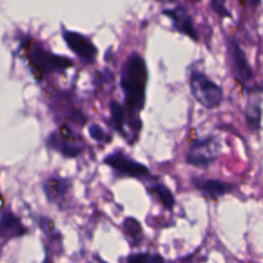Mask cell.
I'll list each match as a JSON object with an SVG mask.
<instances>
[{
    "label": "cell",
    "mask_w": 263,
    "mask_h": 263,
    "mask_svg": "<svg viewBox=\"0 0 263 263\" xmlns=\"http://www.w3.org/2000/svg\"><path fill=\"white\" fill-rule=\"evenodd\" d=\"M148 84V68L143 57L133 53L126 59L121 71V87L125 95V109L127 123L138 134L141 128L140 110L145 104V90Z\"/></svg>",
    "instance_id": "obj_1"
},
{
    "label": "cell",
    "mask_w": 263,
    "mask_h": 263,
    "mask_svg": "<svg viewBox=\"0 0 263 263\" xmlns=\"http://www.w3.org/2000/svg\"><path fill=\"white\" fill-rule=\"evenodd\" d=\"M28 61L36 79L41 80L45 74L53 72H61L72 66V61L67 57L46 51L39 45L31 46L28 50Z\"/></svg>",
    "instance_id": "obj_2"
},
{
    "label": "cell",
    "mask_w": 263,
    "mask_h": 263,
    "mask_svg": "<svg viewBox=\"0 0 263 263\" xmlns=\"http://www.w3.org/2000/svg\"><path fill=\"white\" fill-rule=\"evenodd\" d=\"M190 90L197 102L207 109H215L223 100L222 89L200 72H193L190 76Z\"/></svg>",
    "instance_id": "obj_3"
},
{
    "label": "cell",
    "mask_w": 263,
    "mask_h": 263,
    "mask_svg": "<svg viewBox=\"0 0 263 263\" xmlns=\"http://www.w3.org/2000/svg\"><path fill=\"white\" fill-rule=\"evenodd\" d=\"M220 143L215 138L193 140L186 153V162L198 168H207L220 154Z\"/></svg>",
    "instance_id": "obj_4"
},
{
    "label": "cell",
    "mask_w": 263,
    "mask_h": 263,
    "mask_svg": "<svg viewBox=\"0 0 263 263\" xmlns=\"http://www.w3.org/2000/svg\"><path fill=\"white\" fill-rule=\"evenodd\" d=\"M104 163L112 167L115 171L120 172L123 176L140 179V177H145L149 175L148 167L131 159L130 157L123 154L121 151H117L110 156L105 157Z\"/></svg>",
    "instance_id": "obj_5"
},
{
    "label": "cell",
    "mask_w": 263,
    "mask_h": 263,
    "mask_svg": "<svg viewBox=\"0 0 263 263\" xmlns=\"http://www.w3.org/2000/svg\"><path fill=\"white\" fill-rule=\"evenodd\" d=\"M63 39L66 41V44L68 45V48L76 54L77 57H80L81 59H84L87 63H92L95 61V57H97V48H95L94 44L89 40L85 35H81L79 32H73V31H63Z\"/></svg>",
    "instance_id": "obj_6"
},
{
    "label": "cell",
    "mask_w": 263,
    "mask_h": 263,
    "mask_svg": "<svg viewBox=\"0 0 263 263\" xmlns=\"http://www.w3.org/2000/svg\"><path fill=\"white\" fill-rule=\"evenodd\" d=\"M229 50H230L231 55V63H233V71L234 76L241 84H247L253 77V71H252L251 66H249L248 61H247L246 53L236 40H231L229 44Z\"/></svg>",
    "instance_id": "obj_7"
},
{
    "label": "cell",
    "mask_w": 263,
    "mask_h": 263,
    "mask_svg": "<svg viewBox=\"0 0 263 263\" xmlns=\"http://www.w3.org/2000/svg\"><path fill=\"white\" fill-rule=\"evenodd\" d=\"M163 14L167 15V17L171 20L175 30L179 31L180 33H184V35L189 36L192 40L198 41L199 35H198L197 28H195L194 22H193L190 14L184 9V8L177 7L172 8V9H166L163 10Z\"/></svg>",
    "instance_id": "obj_8"
},
{
    "label": "cell",
    "mask_w": 263,
    "mask_h": 263,
    "mask_svg": "<svg viewBox=\"0 0 263 263\" xmlns=\"http://www.w3.org/2000/svg\"><path fill=\"white\" fill-rule=\"evenodd\" d=\"M193 184L202 193L203 197L211 200H216L223 195L230 194L235 189V186L231 182L213 179H194Z\"/></svg>",
    "instance_id": "obj_9"
},
{
    "label": "cell",
    "mask_w": 263,
    "mask_h": 263,
    "mask_svg": "<svg viewBox=\"0 0 263 263\" xmlns=\"http://www.w3.org/2000/svg\"><path fill=\"white\" fill-rule=\"evenodd\" d=\"M27 229L23 226L20 218L10 211H5L0 216V239H12L23 236Z\"/></svg>",
    "instance_id": "obj_10"
},
{
    "label": "cell",
    "mask_w": 263,
    "mask_h": 263,
    "mask_svg": "<svg viewBox=\"0 0 263 263\" xmlns=\"http://www.w3.org/2000/svg\"><path fill=\"white\" fill-rule=\"evenodd\" d=\"M46 144H48L49 148L59 152L66 158H76L81 153V148L79 145H76V144H73V140L66 139L59 133L50 134Z\"/></svg>",
    "instance_id": "obj_11"
},
{
    "label": "cell",
    "mask_w": 263,
    "mask_h": 263,
    "mask_svg": "<svg viewBox=\"0 0 263 263\" xmlns=\"http://www.w3.org/2000/svg\"><path fill=\"white\" fill-rule=\"evenodd\" d=\"M69 186H71V182L68 180L54 177V179H49L44 184V192H45V195L49 202L58 203L66 195Z\"/></svg>",
    "instance_id": "obj_12"
},
{
    "label": "cell",
    "mask_w": 263,
    "mask_h": 263,
    "mask_svg": "<svg viewBox=\"0 0 263 263\" xmlns=\"http://www.w3.org/2000/svg\"><path fill=\"white\" fill-rule=\"evenodd\" d=\"M110 125L112 127L117 131L120 135L127 138V133H126V127L127 125V113H126L125 107L120 104L118 102L110 103Z\"/></svg>",
    "instance_id": "obj_13"
},
{
    "label": "cell",
    "mask_w": 263,
    "mask_h": 263,
    "mask_svg": "<svg viewBox=\"0 0 263 263\" xmlns=\"http://www.w3.org/2000/svg\"><path fill=\"white\" fill-rule=\"evenodd\" d=\"M148 190L152 195H154V197L161 202V204L163 205L164 208H167V210H172V208L175 207V204H176L174 194H172L171 190H170L166 185L154 184L152 185Z\"/></svg>",
    "instance_id": "obj_14"
},
{
    "label": "cell",
    "mask_w": 263,
    "mask_h": 263,
    "mask_svg": "<svg viewBox=\"0 0 263 263\" xmlns=\"http://www.w3.org/2000/svg\"><path fill=\"white\" fill-rule=\"evenodd\" d=\"M261 118H262V110L261 107L258 104H249L247 107L246 110V120H247V125L248 127L251 128L253 133H257L261 127Z\"/></svg>",
    "instance_id": "obj_15"
},
{
    "label": "cell",
    "mask_w": 263,
    "mask_h": 263,
    "mask_svg": "<svg viewBox=\"0 0 263 263\" xmlns=\"http://www.w3.org/2000/svg\"><path fill=\"white\" fill-rule=\"evenodd\" d=\"M127 263H164V259L159 254L136 253L128 257Z\"/></svg>",
    "instance_id": "obj_16"
},
{
    "label": "cell",
    "mask_w": 263,
    "mask_h": 263,
    "mask_svg": "<svg viewBox=\"0 0 263 263\" xmlns=\"http://www.w3.org/2000/svg\"><path fill=\"white\" fill-rule=\"evenodd\" d=\"M123 230L127 234L128 236L135 240V239H140L141 235H143V229H141V225L139 223V221H136L135 218H126L123 221Z\"/></svg>",
    "instance_id": "obj_17"
},
{
    "label": "cell",
    "mask_w": 263,
    "mask_h": 263,
    "mask_svg": "<svg viewBox=\"0 0 263 263\" xmlns=\"http://www.w3.org/2000/svg\"><path fill=\"white\" fill-rule=\"evenodd\" d=\"M89 134H90V136L94 139V140L98 141V143H108V141L110 140V138L104 133V130H103V128L98 125L90 126Z\"/></svg>",
    "instance_id": "obj_18"
},
{
    "label": "cell",
    "mask_w": 263,
    "mask_h": 263,
    "mask_svg": "<svg viewBox=\"0 0 263 263\" xmlns=\"http://www.w3.org/2000/svg\"><path fill=\"white\" fill-rule=\"evenodd\" d=\"M226 0H212V9L221 17H230V12L225 5Z\"/></svg>",
    "instance_id": "obj_19"
},
{
    "label": "cell",
    "mask_w": 263,
    "mask_h": 263,
    "mask_svg": "<svg viewBox=\"0 0 263 263\" xmlns=\"http://www.w3.org/2000/svg\"><path fill=\"white\" fill-rule=\"evenodd\" d=\"M72 121H73V122H76L77 125L84 126L85 123H86V117L82 115L81 110L76 109V110H73V112H72Z\"/></svg>",
    "instance_id": "obj_20"
},
{
    "label": "cell",
    "mask_w": 263,
    "mask_h": 263,
    "mask_svg": "<svg viewBox=\"0 0 263 263\" xmlns=\"http://www.w3.org/2000/svg\"><path fill=\"white\" fill-rule=\"evenodd\" d=\"M249 3H251V5H253V7H257V5L261 3V0H249Z\"/></svg>",
    "instance_id": "obj_21"
}]
</instances>
